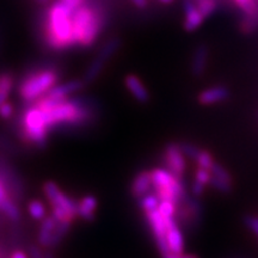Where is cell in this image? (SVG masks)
I'll return each instance as SVG.
<instances>
[{"mask_svg": "<svg viewBox=\"0 0 258 258\" xmlns=\"http://www.w3.org/2000/svg\"><path fill=\"white\" fill-rule=\"evenodd\" d=\"M32 103L44 112L50 131L60 125L86 124L92 116V111L80 99H51L42 96Z\"/></svg>", "mask_w": 258, "mask_h": 258, "instance_id": "cell-1", "label": "cell"}, {"mask_svg": "<svg viewBox=\"0 0 258 258\" xmlns=\"http://www.w3.org/2000/svg\"><path fill=\"white\" fill-rule=\"evenodd\" d=\"M73 11L60 0L53 3L48 9L43 34L50 49L60 51L77 46L73 34Z\"/></svg>", "mask_w": 258, "mask_h": 258, "instance_id": "cell-2", "label": "cell"}, {"mask_svg": "<svg viewBox=\"0 0 258 258\" xmlns=\"http://www.w3.org/2000/svg\"><path fill=\"white\" fill-rule=\"evenodd\" d=\"M72 23L77 46L84 48L93 46L103 27L102 16L98 11L84 4L73 11Z\"/></svg>", "mask_w": 258, "mask_h": 258, "instance_id": "cell-3", "label": "cell"}, {"mask_svg": "<svg viewBox=\"0 0 258 258\" xmlns=\"http://www.w3.org/2000/svg\"><path fill=\"white\" fill-rule=\"evenodd\" d=\"M21 135L25 143L37 148H44L48 144L50 128L44 112L32 103L27 108L21 118Z\"/></svg>", "mask_w": 258, "mask_h": 258, "instance_id": "cell-4", "label": "cell"}, {"mask_svg": "<svg viewBox=\"0 0 258 258\" xmlns=\"http://www.w3.org/2000/svg\"><path fill=\"white\" fill-rule=\"evenodd\" d=\"M60 74L55 69H42L29 73L18 86V93L24 102L32 103L56 85Z\"/></svg>", "mask_w": 258, "mask_h": 258, "instance_id": "cell-5", "label": "cell"}, {"mask_svg": "<svg viewBox=\"0 0 258 258\" xmlns=\"http://www.w3.org/2000/svg\"><path fill=\"white\" fill-rule=\"evenodd\" d=\"M202 208L198 200H194L189 195H185L177 205L175 219L178 225L186 230L196 227L201 220Z\"/></svg>", "mask_w": 258, "mask_h": 258, "instance_id": "cell-6", "label": "cell"}, {"mask_svg": "<svg viewBox=\"0 0 258 258\" xmlns=\"http://www.w3.org/2000/svg\"><path fill=\"white\" fill-rule=\"evenodd\" d=\"M43 194L48 201H49L50 207L51 206L60 207L66 212H69L74 218H78V214H77V201L71 198L70 195H67L66 192H63L55 182L48 180V182L44 183Z\"/></svg>", "mask_w": 258, "mask_h": 258, "instance_id": "cell-7", "label": "cell"}, {"mask_svg": "<svg viewBox=\"0 0 258 258\" xmlns=\"http://www.w3.org/2000/svg\"><path fill=\"white\" fill-rule=\"evenodd\" d=\"M180 150L179 144H169L164 148L161 160L164 163V167L169 170L172 175H175L177 178L183 179L185 170H186V159Z\"/></svg>", "mask_w": 258, "mask_h": 258, "instance_id": "cell-8", "label": "cell"}, {"mask_svg": "<svg viewBox=\"0 0 258 258\" xmlns=\"http://www.w3.org/2000/svg\"><path fill=\"white\" fill-rule=\"evenodd\" d=\"M145 213V218H146V222L150 227L151 232H152L153 239L156 241V245L159 250L160 254L169 252V247L166 244V226L164 218L161 217L160 212L158 211V208L152 209V211H147Z\"/></svg>", "mask_w": 258, "mask_h": 258, "instance_id": "cell-9", "label": "cell"}, {"mask_svg": "<svg viewBox=\"0 0 258 258\" xmlns=\"http://www.w3.org/2000/svg\"><path fill=\"white\" fill-rule=\"evenodd\" d=\"M164 221H165L166 226L165 238L169 251L171 252H183L185 249V239L182 227L178 225L175 218H164Z\"/></svg>", "mask_w": 258, "mask_h": 258, "instance_id": "cell-10", "label": "cell"}, {"mask_svg": "<svg viewBox=\"0 0 258 258\" xmlns=\"http://www.w3.org/2000/svg\"><path fill=\"white\" fill-rule=\"evenodd\" d=\"M153 188H171L177 190H186L182 179L177 178L175 175L166 170L165 167H156L151 170ZM152 188V189H153Z\"/></svg>", "mask_w": 258, "mask_h": 258, "instance_id": "cell-11", "label": "cell"}, {"mask_svg": "<svg viewBox=\"0 0 258 258\" xmlns=\"http://www.w3.org/2000/svg\"><path fill=\"white\" fill-rule=\"evenodd\" d=\"M211 183L213 189L221 194H230L232 191V177L227 170L215 161L211 169Z\"/></svg>", "mask_w": 258, "mask_h": 258, "instance_id": "cell-12", "label": "cell"}, {"mask_svg": "<svg viewBox=\"0 0 258 258\" xmlns=\"http://www.w3.org/2000/svg\"><path fill=\"white\" fill-rule=\"evenodd\" d=\"M230 97V91L224 85H215L212 88L202 90L199 93L198 101L202 105H213L225 102Z\"/></svg>", "mask_w": 258, "mask_h": 258, "instance_id": "cell-13", "label": "cell"}, {"mask_svg": "<svg viewBox=\"0 0 258 258\" xmlns=\"http://www.w3.org/2000/svg\"><path fill=\"white\" fill-rule=\"evenodd\" d=\"M84 86H85V83L83 80L73 79L63 84H56L44 96L51 99H66L69 98L70 95L80 91Z\"/></svg>", "mask_w": 258, "mask_h": 258, "instance_id": "cell-14", "label": "cell"}, {"mask_svg": "<svg viewBox=\"0 0 258 258\" xmlns=\"http://www.w3.org/2000/svg\"><path fill=\"white\" fill-rule=\"evenodd\" d=\"M124 84L125 88L131 92V95L133 96L135 101L143 103V104L150 101V92H148L145 84L141 82V79L139 78L137 74H128V76H125Z\"/></svg>", "mask_w": 258, "mask_h": 258, "instance_id": "cell-15", "label": "cell"}, {"mask_svg": "<svg viewBox=\"0 0 258 258\" xmlns=\"http://www.w3.org/2000/svg\"><path fill=\"white\" fill-rule=\"evenodd\" d=\"M98 200L95 195H85L77 201V214L84 221L92 222L96 219Z\"/></svg>", "mask_w": 258, "mask_h": 258, "instance_id": "cell-16", "label": "cell"}, {"mask_svg": "<svg viewBox=\"0 0 258 258\" xmlns=\"http://www.w3.org/2000/svg\"><path fill=\"white\" fill-rule=\"evenodd\" d=\"M152 177H151V171L144 170L137 173L134 177L133 182L131 184V194L134 198L140 199L145 194L152 191Z\"/></svg>", "mask_w": 258, "mask_h": 258, "instance_id": "cell-17", "label": "cell"}, {"mask_svg": "<svg viewBox=\"0 0 258 258\" xmlns=\"http://www.w3.org/2000/svg\"><path fill=\"white\" fill-rule=\"evenodd\" d=\"M184 29L189 32L198 30L206 19L201 12H200V10L195 3H192L191 0H185L184 2Z\"/></svg>", "mask_w": 258, "mask_h": 258, "instance_id": "cell-18", "label": "cell"}, {"mask_svg": "<svg viewBox=\"0 0 258 258\" xmlns=\"http://www.w3.org/2000/svg\"><path fill=\"white\" fill-rule=\"evenodd\" d=\"M56 227H57V220L53 217V215L46 217L41 221L40 231H38V237H37L38 244H40L41 247L50 249L51 240H53Z\"/></svg>", "mask_w": 258, "mask_h": 258, "instance_id": "cell-19", "label": "cell"}, {"mask_svg": "<svg viewBox=\"0 0 258 258\" xmlns=\"http://www.w3.org/2000/svg\"><path fill=\"white\" fill-rule=\"evenodd\" d=\"M208 55L209 50L208 47L206 44H200L194 50L192 57H191V64H190V70H191V73L195 77L202 76L203 72L206 71V67H207L208 63Z\"/></svg>", "mask_w": 258, "mask_h": 258, "instance_id": "cell-20", "label": "cell"}, {"mask_svg": "<svg viewBox=\"0 0 258 258\" xmlns=\"http://www.w3.org/2000/svg\"><path fill=\"white\" fill-rule=\"evenodd\" d=\"M14 88V77L11 73H0V104L8 101L10 93Z\"/></svg>", "mask_w": 258, "mask_h": 258, "instance_id": "cell-21", "label": "cell"}, {"mask_svg": "<svg viewBox=\"0 0 258 258\" xmlns=\"http://www.w3.org/2000/svg\"><path fill=\"white\" fill-rule=\"evenodd\" d=\"M121 47V40L117 37H112L111 40H109L104 46L102 47V49L99 50L98 55L97 57H99V59L104 61V62H108L109 59L114 55V54L120 49Z\"/></svg>", "mask_w": 258, "mask_h": 258, "instance_id": "cell-22", "label": "cell"}, {"mask_svg": "<svg viewBox=\"0 0 258 258\" xmlns=\"http://www.w3.org/2000/svg\"><path fill=\"white\" fill-rule=\"evenodd\" d=\"M0 212H2L6 218H9L11 221H18L19 219H21L19 208L10 198L5 199L4 201L0 202Z\"/></svg>", "mask_w": 258, "mask_h": 258, "instance_id": "cell-23", "label": "cell"}, {"mask_svg": "<svg viewBox=\"0 0 258 258\" xmlns=\"http://www.w3.org/2000/svg\"><path fill=\"white\" fill-rule=\"evenodd\" d=\"M28 212L34 220L42 221L47 217V208L40 200H31L28 205Z\"/></svg>", "mask_w": 258, "mask_h": 258, "instance_id": "cell-24", "label": "cell"}, {"mask_svg": "<svg viewBox=\"0 0 258 258\" xmlns=\"http://www.w3.org/2000/svg\"><path fill=\"white\" fill-rule=\"evenodd\" d=\"M139 201V207L143 209L144 212L152 211V209L158 208V205H159L160 200L158 199V196L153 191H150L145 194L144 196H141L140 199H138Z\"/></svg>", "mask_w": 258, "mask_h": 258, "instance_id": "cell-25", "label": "cell"}, {"mask_svg": "<svg viewBox=\"0 0 258 258\" xmlns=\"http://www.w3.org/2000/svg\"><path fill=\"white\" fill-rule=\"evenodd\" d=\"M194 161L198 164V167H201V169H205L208 171H211L212 166L214 165V163H215L214 158H213L212 154L206 150H200L199 154L196 156Z\"/></svg>", "mask_w": 258, "mask_h": 258, "instance_id": "cell-26", "label": "cell"}, {"mask_svg": "<svg viewBox=\"0 0 258 258\" xmlns=\"http://www.w3.org/2000/svg\"><path fill=\"white\" fill-rule=\"evenodd\" d=\"M70 227H71V224H69V222H59V221H57V227L55 230V233H54L53 240H51L50 249H53V247H56L57 245H59L61 241L64 239V237H66L67 233H69Z\"/></svg>", "mask_w": 258, "mask_h": 258, "instance_id": "cell-27", "label": "cell"}, {"mask_svg": "<svg viewBox=\"0 0 258 258\" xmlns=\"http://www.w3.org/2000/svg\"><path fill=\"white\" fill-rule=\"evenodd\" d=\"M195 4L205 18H207L209 16L214 14V11L217 10L218 6L215 0H195Z\"/></svg>", "mask_w": 258, "mask_h": 258, "instance_id": "cell-28", "label": "cell"}, {"mask_svg": "<svg viewBox=\"0 0 258 258\" xmlns=\"http://www.w3.org/2000/svg\"><path fill=\"white\" fill-rule=\"evenodd\" d=\"M239 6V9L249 17H256L258 14V6L254 0H233Z\"/></svg>", "mask_w": 258, "mask_h": 258, "instance_id": "cell-29", "label": "cell"}, {"mask_svg": "<svg viewBox=\"0 0 258 258\" xmlns=\"http://www.w3.org/2000/svg\"><path fill=\"white\" fill-rule=\"evenodd\" d=\"M158 211L164 218H175L177 205L171 201H160L158 205Z\"/></svg>", "mask_w": 258, "mask_h": 258, "instance_id": "cell-30", "label": "cell"}, {"mask_svg": "<svg viewBox=\"0 0 258 258\" xmlns=\"http://www.w3.org/2000/svg\"><path fill=\"white\" fill-rule=\"evenodd\" d=\"M179 146L183 154H184L186 158H189V159H192V160L195 159L196 156H198L200 152V150H201V148H199L196 145L190 144V143H180Z\"/></svg>", "mask_w": 258, "mask_h": 258, "instance_id": "cell-31", "label": "cell"}, {"mask_svg": "<svg viewBox=\"0 0 258 258\" xmlns=\"http://www.w3.org/2000/svg\"><path fill=\"white\" fill-rule=\"evenodd\" d=\"M211 171L198 167L195 176H194V180L199 182L200 184H202L203 186H208L209 183H211Z\"/></svg>", "mask_w": 258, "mask_h": 258, "instance_id": "cell-32", "label": "cell"}, {"mask_svg": "<svg viewBox=\"0 0 258 258\" xmlns=\"http://www.w3.org/2000/svg\"><path fill=\"white\" fill-rule=\"evenodd\" d=\"M14 115V105L10 102H4L3 104H0V118L3 120H10Z\"/></svg>", "mask_w": 258, "mask_h": 258, "instance_id": "cell-33", "label": "cell"}, {"mask_svg": "<svg viewBox=\"0 0 258 258\" xmlns=\"http://www.w3.org/2000/svg\"><path fill=\"white\" fill-rule=\"evenodd\" d=\"M245 224H246L247 228L256 235V238L258 239V215H247V217L245 218Z\"/></svg>", "mask_w": 258, "mask_h": 258, "instance_id": "cell-34", "label": "cell"}, {"mask_svg": "<svg viewBox=\"0 0 258 258\" xmlns=\"http://www.w3.org/2000/svg\"><path fill=\"white\" fill-rule=\"evenodd\" d=\"M161 258H199L198 254H194V253H186L183 251V252H165V253H161L160 254Z\"/></svg>", "mask_w": 258, "mask_h": 258, "instance_id": "cell-35", "label": "cell"}, {"mask_svg": "<svg viewBox=\"0 0 258 258\" xmlns=\"http://www.w3.org/2000/svg\"><path fill=\"white\" fill-rule=\"evenodd\" d=\"M60 2L63 3L64 5L69 6V8L72 10L78 9L82 5L85 4V0H60Z\"/></svg>", "mask_w": 258, "mask_h": 258, "instance_id": "cell-36", "label": "cell"}, {"mask_svg": "<svg viewBox=\"0 0 258 258\" xmlns=\"http://www.w3.org/2000/svg\"><path fill=\"white\" fill-rule=\"evenodd\" d=\"M29 253H30V258H44L42 251L37 246H31L30 250H29Z\"/></svg>", "mask_w": 258, "mask_h": 258, "instance_id": "cell-37", "label": "cell"}, {"mask_svg": "<svg viewBox=\"0 0 258 258\" xmlns=\"http://www.w3.org/2000/svg\"><path fill=\"white\" fill-rule=\"evenodd\" d=\"M8 198H10L8 189H6L4 183H3L2 179H0V202L4 201V200L8 199Z\"/></svg>", "mask_w": 258, "mask_h": 258, "instance_id": "cell-38", "label": "cell"}, {"mask_svg": "<svg viewBox=\"0 0 258 258\" xmlns=\"http://www.w3.org/2000/svg\"><path fill=\"white\" fill-rule=\"evenodd\" d=\"M131 2L133 3L138 9H145L147 8L148 5V0H131Z\"/></svg>", "mask_w": 258, "mask_h": 258, "instance_id": "cell-39", "label": "cell"}, {"mask_svg": "<svg viewBox=\"0 0 258 258\" xmlns=\"http://www.w3.org/2000/svg\"><path fill=\"white\" fill-rule=\"evenodd\" d=\"M10 258H29L28 254L23 252V251H15V252H12L11 257Z\"/></svg>", "mask_w": 258, "mask_h": 258, "instance_id": "cell-40", "label": "cell"}, {"mask_svg": "<svg viewBox=\"0 0 258 258\" xmlns=\"http://www.w3.org/2000/svg\"><path fill=\"white\" fill-rule=\"evenodd\" d=\"M158 2H160L161 4H166V5H169V4H171V3L175 2V0H158Z\"/></svg>", "mask_w": 258, "mask_h": 258, "instance_id": "cell-41", "label": "cell"}, {"mask_svg": "<svg viewBox=\"0 0 258 258\" xmlns=\"http://www.w3.org/2000/svg\"><path fill=\"white\" fill-rule=\"evenodd\" d=\"M41 2H48V0H41Z\"/></svg>", "mask_w": 258, "mask_h": 258, "instance_id": "cell-42", "label": "cell"}]
</instances>
